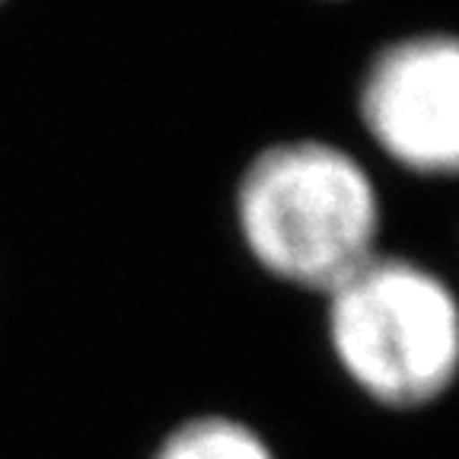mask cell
<instances>
[{
  "instance_id": "cell-4",
  "label": "cell",
  "mask_w": 459,
  "mask_h": 459,
  "mask_svg": "<svg viewBox=\"0 0 459 459\" xmlns=\"http://www.w3.org/2000/svg\"><path fill=\"white\" fill-rule=\"evenodd\" d=\"M151 459H278L272 440L230 411H198L166 430Z\"/></svg>"
},
{
  "instance_id": "cell-1",
  "label": "cell",
  "mask_w": 459,
  "mask_h": 459,
  "mask_svg": "<svg viewBox=\"0 0 459 459\" xmlns=\"http://www.w3.org/2000/svg\"><path fill=\"white\" fill-rule=\"evenodd\" d=\"M380 186L329 137H284L249 157L233 188V227L268 278L325 297L383 249Z\"/></svg>"
},
{
  "instance_id": "cell-2",
  "label": "cell",
  "mask_w": 459,
  "mask_h": 459,
  "mask_svg": "<svg viewBox=\"0 0 459 459\" xmlns=\"http://www.w3.org/2000/svg\"><path fill=\"white\" fill-rule=\"evenodd\" d=\"M325 300V342L344 380L393 411L459 383V290L418 258L380 249Z\"/></svg>"
},
{
  "instance_id": "cell-5",
  "label": "cell",
  "mask_w": 459,
  "mask_h": 459,
  "mask_svg": "<svg viewBox=\"0 0 459 459\" xmlns=\"http://www.w3.org/2000/svg\"><path fill=\"white\" fill-rule=\"evenodd\" d=\"M4 4H7V0H0V7H4Z\"/></svg>"
},
{
  "instance_id": "cell-3",
  "label": "cell",
  "mask_w": 459,
  "mask_h": 459,
  "mask_svg": "<svg viewBox=\"0 0 459 459\" xmlns=\"http://www.w3.org/2000/svg\"><path fill=\"white\" fill-rule=\"evenodd\" d=\"M358 118L370 143L418 179H459V32L418 29L373 51Z\"/></svg>"
}]
</instances>
